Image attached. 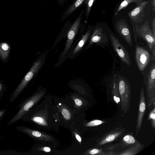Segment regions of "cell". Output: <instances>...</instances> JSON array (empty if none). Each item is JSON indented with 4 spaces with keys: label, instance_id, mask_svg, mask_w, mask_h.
Instances as JSON below:
<instances>
[{
    "label": "cell",
    "instance_id": "6da1fadb",
    "mask_svg": "<svg viewBox=\"0 0 155 155\" xmlns=\"http://www.w3.org/2000/svg\"><path fill=\"white\" fill-rule=\"evenodd\" d=\"M45 93L44 91L36 92L18 104V110L9 121L8 125H11L21 120L23 116L41 99Z\"/></svg>",
    "mask_w": 155,
    "mask_h": 155
},
{
    "label": "cell",
    "instance_id": "7a4b0ae2",
    "mask_svg": "<svg viewBox=\"0 0 155 155\" xmlns=\"http://www.w3.org/2000/svg\"><path fill=\"white\" fill-rule=\"evenodd\" d=\"M118 77V84L121 102V109L123 113L126 114L129 110L130 105V85L125 78L122 76Z\"/></svg>",
    "mask_w": 155,
    "mask_h": 155
},
{
    "label": "cell",
    "instance_id": "3957f363",
    "mask_svg": "<svg viewBox=\"0 0 155 155\" xmlns=\"http://www.w3.org/2000/svg\"><path fill=\"white\" fill-rule=\"evenodd\" d=\"M42 64V61L40 59L34 63L12 93L9 99L10 102H13L20 95L29 82L39 70Z\"/></svg>",
    "mask_w": 155,
    "mask_h": 155
},
{
    "label": "cell",
    "instance_id": "277c9868",
    "mask_svg": "<svg viewBox=\"0 0 155 155\" xmlns=\"http://www.w3.org/2000/svg\"><path fill=\"white\" fill-rule=\"evenodd\" d=\"M147 107L151 109L155 101V64L153 63L147 75L146 89Z\"/></svg>",
    "mask_w": 155,
    "mask_h": 155
},
{
    "label": "cell",
    "instance_id": "5b68a950",
    "mask_svg": "<svg viewBox=\"0 0 155 155\" xmlns=\"http://www.w3.org/2000/svg\"><path fill=\"white\" fill-rule=\"evenodd\" d=\"M110 36L114 50L120 58L121 61L127 65L130 66L132 62L131 58L125 47L112 33H110Z\"/></svg>",
    "mask_w": 155,
    "mask_h": 155
},
{
    "label": "cell",
    "instance_id": "8992f818",
    "mask_svg": "<svg viewBox=\"0 0 155 155\" xmlns=\"http://www.w3.org/2000/svg\"><path fill=\"white\" fill-rule=\"evenodd\" d=\"M136 31L147 42L151 52L155 49V38L150 28L148 21L145 22L140 27L137 25Z\"/></svg>",
    "mask_w": 155,
    "mask_h": 155
},
{
    "label": "cell",
    "instance_id": "52a82bcc",
    "mask_svg": "<svg viewBox=\"0 0 155 155\" xmlns=\"http://www.w3.org/2000/svg\"><path fill=\"white\" fill-rule=\"evenodd\" d=\"M15 129L30 137L35 140L44 142H51L53 140L52 137L45 133L35 130L26 126H16Z\"/></svg>",
    "mask_w": 155,
    "mask_h": 155
},
{
    "label": "cell",
    "instance_id": "ba28073f",
    "mask_svg": "<svg viewBox=\"0 0 155 155\" xmlns=\"http://www.w3.org/2000/svg\"><path fill=\"white\" fill-rule=\"evenodd\" d=\"M151 56L149 52L142 47L137 46L135 49V58L138 67L143 71L150 62Z\"/></svg>",
    "mask_w": 155,
    "mask_h": 155
},
{
    "label": "cell",
    "instance_id": "9c48e42d",
    "mask_svg": "<svg viewBox=\"0 0 155 155\" xmlns=\"http://www.w3.org/2000/svg\"><path fill=\"white\" fill-rule=\"evenodd\" d=\"M146 101L144 94V89L141 88L140 92L139 107L136 128V137L140 131L142 125L144 115L146 108Z\"/></svg>",
    "mask_w": 155,
    "mask_h": 155
},
{
    "label": "cell",
    "instance_id": "30bf717a",
    "mask_svg": "<svg viewBox=\"0 0 155 155\" xmlns=\"http://www.w3.org/2000/svg\"><path fill=\"white\" fill-rule=\"evenodd\" d=\"M115 26L120 36L130 46H131V32L126 21L124 19L117 20Z\"/></svg>",
    "mask_w": 155,
    "mask_h": 155
},
{
    "label": "cell",
    "instance_id": "8fae6325",
    "mask_svg": "<svg viewBox=\"0 0 155 155\" xmlns=\"http://www.w3.org/2000/svg\"><path fill=\"white\" fill-rule=\"evenodd\" d=\"M83 14L82 11L71 26L68 35V38L62 57L64 56L70 48L79 28Z\"/></svg>",
    "mask_w": 155,
    "mask_h": 155
},
{
    "label": "cell",
    "instance_id": "7c38bea8",
    "mask_svg": "<svg viewBox=\"0 0 155 155\" xmlns=\"http://www.w3.org/2000/svg\"><path fill=\"white\" fill-rule=\"evenodd\" d=\"M147 3V1L142 2L128 12V15L132 21L137 23L143 20L142 18L145 16L144 8Z\"/></svg>",
    "mask_w": 155,
    "mask_h": 155
},
{
    "label": "cell",
    "instance_id": "4fadbf2b",
    "mask_svg": "<svg viewBox=\"0 0 155 155\" xmlns=\"http://www.w3.org/2000/svg\"><path fill=\"white\" fill-rule=\"evenodd\" d=\"M107 40V36L103 33L102 29L101 27H97L91 37L88 46H90L94 43L98 45L106 43Z\"/></svg>",
    "mask_w": 155,
    "mask_h": 155
},
{
    "label": "cell",
    "instance_id": "5bb4252c",
    "mask_svg": "<svg viewBox=\"0 0 155 155\" xmlns=\"http://www.w3.org/2000/svg\"><path fill=\"white\" fill-rule=\"evenodd\" d=\"M10 48V46L8 43H0V58L2 61H5L8 59Z\"/></svg>",
    "mask_w": 155,
    "mask_h": 155
},
{
    "label": "cell",
    "instance_id": "9a60e30c",
    "mask_svg": "<svg viewBox=\"0 0 155 155\" xmlns=\"http://www.w3.org/2000/svg\"><path fill=\"white\" fill-rule=\"evenodd\" d=\"M85 0H76L64 12L61 20L64 19L66 17L70 15L71 13L78 8Z\"/></svg>",
    "mask_w": 155,
    "mask_h": 155
},
{
    "label": "cell",
    "instance_id": "2e32d148",
    "mask_svg": "<svg viewBox=\"0 0 155 155\" xmlns=\"http://www.w3.org/2000/svg\"><path fill=\"white\" fill-rule=\"evenodd\" d=\"M110 86L114 100L116 103L118 104L120 102V98L118 84L115 81L114 78Z\"/></svg>",
    "mask_w": 155,
    "mask_h": 155
},
{
    "label": "cell",
    "instance_id": "e0dca14e",
    "mask_svg": "<svg viewBox=\"0 0 155 155\" xmlns=\"http://www.w3.org/2000/svg\"><path fill=\"white\" fill-rule=\"evenodd\" d=\"M90 34V31L89 30L87 31L85 34L83 36L75 48L73 53V54L77 53L81 49L88 38Z\"/></svg>",
    "mask_w": 155,
    "mask_h": 155
},
{
    "label": "cell",
    "instance_id": "ac0fdd59",
    "mask_svg": "<svg viewBox=\"0 0 155 155\" xmlns=\"http://www.w3.org/2000/svg\"><path fill=\"white\" fill-rule=\"evenodd\" d=\"M144 1L145 0H124L120 4L115 15H117L120 11L125 8L130 3H134L137 6L142 2Z\"/></svg>",
    "mask_w": 155,
    "mask_h": 155
},
{
    "label": "cell",
    "instance_id": "d6986e66",
    "mask_svg": "<svg viewBox=\"0 0 155 155\" xmlns=\"http://www.w3.org/2000/svg\"><path fill=\"white\" fill-rule=\"evenodd\" d=\"M120 134V132H118L114 134H109L100 142L99 145H103L108 142L112 141L114 140L116 137L118 136Z\"/></svg>",
    "mask_w": 155,
    "mask_h": 155
},
{
    "label": "cell",
    "instance_id": "ffe728a7",
    "mask_svg": "<svg viewBox=\"0 0 155 155\" xmlns=\"http://www.w3.org/2000/svg\"><path fill=\"white\" fill-rule=\"evenodd\" d=\"M28 154L13 150H0V155H25Z\"/></svg>",
    "mask_w": 155,
    "mask_h": 155
},
{
    "label": "cell",
    "instance_id": "44dd1931",
    "mask_svg": "<svg viewBox=\"0 0 155 155\" xmlns=\"http://www.w3.org/2000/svg\"><path fill=\"white\" fill-rule=\"evenodd\" d=\"M95 0H85L84 1V2L87 5L86 13L87 19L88 18L92 6Z\"/></svg>",
    "mask_w": 155,
    "mask_h": 155
},
{
    "label": "cell",
    "instance_id": "7402d4cb",
    "mask_svg": "<svg viewBox=\"0 0 155 155\" xmlns=\"http://www.w3.org/2000/svg\"><path fill=\"white\" fill-rule=\"evenodd\" d=\"M61 110L62 116L65 119L69 120L71 119V114L68 109L63 107L62 108Z\"/></svg>",
    "mask_w": 155,
    "mask_h": 155
},
{
    "label": "cell",
    "instance_id": "603a6c76",
    "mask_svg": "<svg viewBox=\"0 0 155 155\" xmlns=\"http://www.w3.org/2000/svg\"><path fill=\"white\" fill-rule=\"evenodd\" d=\"M123 140L128 144H132L135 143V139L133 137L130 135H126L123 138Z\"/></svg>",
    "mask_w": 155,
    "mask_h": 155
},
{
    "label": "cell",
    "instance_id": "cb8c5ba5",
    "mask_svg": "<svg viewBox=\"0 0 155 155\" xmlns=\"http://www.w3.org/2000/svg\"><path fill=\"white\" fill-rule=\"evenodd\" d=\"M102 121L98 120H95L91 121L86 124V127H91L96 126L100 125L102 123Z\"/></svg>",
    "mask_w": 155,
    "mask_h": 155
},
{
    "label": "cell",
    "instance_id": "d4e9b609",
    "mask_svg": "<svg viewBox=\"0 0 155 155\" xmlns=\"http://www.w3.org/2000/svg\"><path fill=\"white\" fill-rule=\"evenodd\" d=\"M155 107H154L153 110L150 112L149 117V119L151 120V122L152 127L155 128Z\"/></svg>",
    "mask_w": 155,
    "mask_h": 155
},
{
    "label": "cell",
    "instance_id": "484cf974",
    "mask_svg": "<svg viewBox=\"0 0 155 155\" xmlns=\"http://www.w3.org/2000/svg\"><path fill=\"white\" fill-rule=\"evenodd\" d=\"M5 91V87L2 82L0 81V99L3 95Z\"/></svg>",
    "mask_w": 155,
    "mask_h": 155
},
{
    "label": "cell",
    "instance_id": "4316f807",
    "mask_svg": "<svg viewBox=\"0 0 155 155\" xmlns=\"http://www.w3.org/2000/svg\"><path fill=\"white\" fill-rule=\"evenodd\" d=\"M7 111V109H0V121L3 118Z\"/></svg>",
    "mask_w": 155,
    "mask_h": 155
},
{
    "label": "cell",
    "instance_id": "83f0119b",
    "mask_svg": "<svg viewBox=\"0 0 155 155\" xmlns=\"http://www.w3.org/2000/svg\"><path fill=\"white\" fill-rule=\"evenodd\" d=\"M152 31L153 37L155 38V18H154L153 20L152 23Z\"/></svg>",
    "mask_w": 155,
    "mask_h": 155
},
{
    "label": "cell",
    "instance_id": "f1b7e54d",
    "mask_svg": "<svg viewBox=\"0 0 155 155\" xmlns=\"http://www.w3.org/2000/svg\"><path fill=\"white\" fill-rule=\"evenodd\" d=\"M100 151V150L98 149H93L90 150L88 153L90 154L94 155L98 153Z\"/></svg>",
    "mask_w": 155,
    "mask_h": 155
},
{
    "label": "cell",
    "instance_id": "f546056e",
    "mask_svg": "<svg viewBox=\"0 0 155 155\" xmlns=\"http://www.w3.org/2000/svg\"><path fill=\"white\" fill-rule=\"evenodd\" d=\"M74 101L75 104L78 106H80L82 105V101L79 99L75 98L74 100Z\"/></svg>",
    "mask_w": 155,
    "mask_h": 155
},
{
    "label": "cell",
    "instance_id": "4dcf8cb0",
    "mask_svg": "<svg viewBox=\"0 0 155 155\" xmlns=\"http://www.w3.org/2000/svg\"><path fill=\"white\" fill-rule=\"evenodd\" d=\"M41 150L46 152H49L51 151L50 148L48 147H44L42 148H41Z\"/></svg>",
    "mask_w": 155,
    "mask_h": 155
},
{
    "label": "cell",
    "instance_id": "1f68e13d",
    "mask_svg": "<svg viewBox=\"0 0 155 155\" xmlns=\"http://www.w3.org/2000/svg\"><path fill=\"white\" fill-rule=\"evenodd\" d=\"M75 137L77 140L78 141V142L81 143V139L80 136L77 133L74 132Z\"/></svg>",
    "mask_w": 155,
    "mask_h": 155
},
{
    "label": "cell",
    "instance_id": "d6a6232c",
    "mask_svg": "<svg viewBox=\"0 0 155 155\" xmlns=\"http://www.w3.org/2000/svg\"><path fill=\"white\" fill-rule=\"evenodd\" d=\"M151 4L152 6L153 7V10L154 11L155 7V0H151Z\"/></svg>",
    "mask_w": 155,
    "mask_h": 155
},
{
    "label": "cell",
    "instance_id": "836d02e7",
    "mask_svg": "<svg viewBox=\"0 0 155 155\" xmlns=\"http://www.w3.org/2000/svg\"><path fill=\"white\" fill-rule=\"evenodd\" d=\"M1 136H0V139H1Z\"/></svg>",
    "mask_w": 155,
    "mask_h": 155
}]
</instances>
